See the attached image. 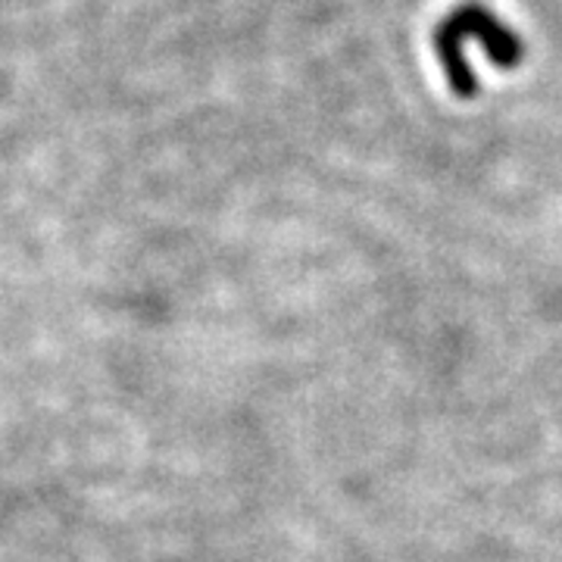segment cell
<instances>
[{
  "mask_svg": "<svg viewBox=\"0 0 562 562\" xmlns=\"http://www.w3.org/2000/svg\"><path fill=\"white\" fill-rule=\"evenodd\" d=\"M450 20L460 29L462 38H475L482 44L484 54L491 57L497 69H516L522 63V41L516 38V32L509 25H503L482 3H462Z\"/></svg>",
  "mask_w": 562,
  "mask_h": 562,
  "instance_id": "1",
  "label": "cell"
},
{
  "mask_svg": "<svg viewBox=\"0 0 562 562\" xmlns=\"http://www.w3.org/2000/svg\"><path fill=\"white\" fill-rule=\"evenodd\" d=\"M435 50H438V60H441L443 76L450 81L453 94L457 98H475L479 94V76L462 57V35L450 16L435 32Z\"/></svg>",
  "mask_w": 562,
  "mask_h": 562,
  "instance_id": "2",
  "label": "cell"
}]
</instances>
